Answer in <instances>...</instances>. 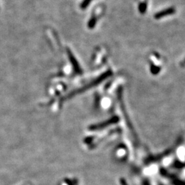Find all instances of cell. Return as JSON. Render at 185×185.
I'll list each match as a JSON object with an SVG mask.
<instances>
[{"mask_svg": "<svg viewBox=\"0 0 185 185\" xmlns=\"http://www.w3.org/2000/svg\"><path fill=\"white\" fill-rule=\"evenodd\" d=\"M178 153H179L180 156V157H183V156L184 155V149H183L182 148L180 149Z\"/></svg>", "mask_w": 185, "mask_h": 185, "instance_id": "obj_1", "label": "cell"}]
</instances>
